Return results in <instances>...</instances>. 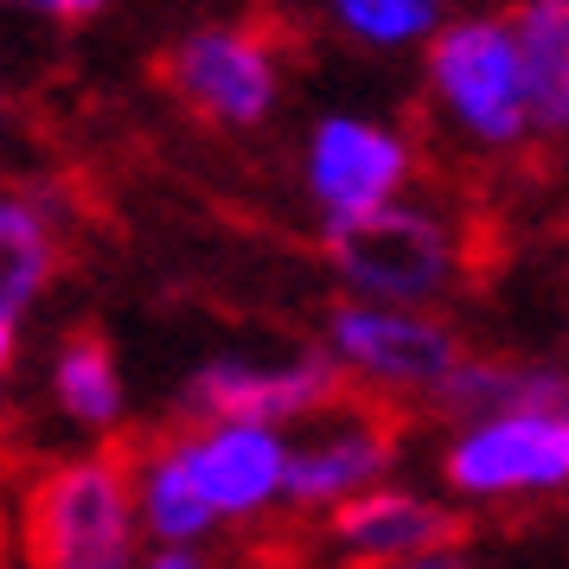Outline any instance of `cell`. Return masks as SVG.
Instances as JSON below:
<instances>
[{
    "label": "cell",
    "instance_id": "6da1fadb",
    "mask_svg": "<svg viewBox=\"0 0 569 569\" xmlns=\"http://www.w3.org/2000/svg\"><path fill=\"white\" fill-rule=\"evenodd\" d=\"M422 103L467 154H518L531 134V90L512 39V13H448L422 39Z\"/></svg>",
    "mask_w": 569,
    "mask_h": 569
},
{
    "label": "cell",
    "instance_id": "7a4b0ae2",
    "mask_svg": "<svg viewBox=\"0 0 569 569\" xmlns=\"http://www.w3.org/2000/svg\"><path fill=\"white\" fill-rule=\"evenodd\" d=\"M327 262L333 282L365 301H416L436 308L467 282L473 262V237L455 211L422 206V199H390V206L365 211L352 224L327 231Z\"/></svg>",
    "mask_w": 569,
    "mask_h": 569
},
{
    "label": "cell",
    "instance_id": "3957f363",
    "mask_svg": "<svg viewBox=\"0 0 569 569\" xmlns=\"http://www.w3.org/2000/svg\"><path fill=\"white\" fill-rule=\"evenodd\" d=\"M441 473L467 506H525L569 492V385L461 416Z\"/></svg>",
    "mask_w": 569,
    "mask_h": 569
},
{
    "label": "cell",
    "instance_id": "277c9868",
    "mask_svg": "<svg viewBox=\"0 0 569 569\" xmlns=\"http://www.w3.org/2000/svg\"><path fill=\"white\" fill-rule=\"evenodd\" d=\"M134 473L116 455H78L27 492V550L46 569H129L141 550Z\"/></svg>",
    "mask_w": 569,
    "mask_h": 569
},
{
    "label": "cell",
    "instance_id": "5b68a950",
    "mask_svg": "<svg viewBox=\"0 0 569 569\" xmlns=\"http://www.w3.org/2000/svg\"><path fill=\"white\" fill-rule=\"evenodd\" d=\"M327 359L339 365L346 385L371 390V397H429L448 385V371L461 365V333L441 320L436 308H416V301H365L346 295L327 313Z\"/></svg>",
    "mask_w": 569,
    "mask_h": 569
},
{
    "label": "cell",
    "instance_id": "8992f818",
    "mask_svg": "<svg viewBox=\"0 0 569 569\" xmlns=\"http://www.w3.org/2000/svg\"><path fill=\"white\" fill-rule=\"evenodd\" d=\"M160 78L199 122L250 134L282 103V46L262 27H243V20L192 27L160 58Z\"/></svg>",
    "mask_w": 569,
    "mask_h": 569
},
{
    "label": "cell",
    "instance_id": "52a82bcc",
    "mask_svg": "<svg viewBox=\"0 0 569 569\" xmlns=\"http://www.w3.org/2000/svg\"><path fill=\"white\" fill-rule=\"evenodd\" d=\"M416 180V141L385 116L339 109L320 116L301 141V192L320 211V224H352L365 211L403 199Z\"/></svg>",
    "mask_w": 569,
    "mask_h": 569
},
{
    "label": "cell",
    "instance_id": "ba28073f",
    "mask_svg": "<svg viewBox=\"0 0 569 569\" xmlns=\"http://www.w3.org/2000/svg\"><path fill=\"white\" fill-rule=\"evenodd\" d=\"M403 455V429L378 403H327L288 429V512L327 518L333 506L359 499L365 487L390 480Z\"/></svg>",
    "mask_w": 569,
    "mask_h": 569
},
{
    "label": "cell",
    "instance_id": "9c48e42d",
    "mask_svg": "<svg viewBox=\"0 0 569 569\" xmlns=\"http://www.w3.org/2000/svg\"><path fill=\"white\" fill-rule=\"evenodd\" d=\"M192 487L206 492L224 531L262 525L269 512H288V429L250 422V416H186L173 436Z\"/></svg>",
    "mask_w": 569,
    "mask_h": 569
},
{
    "label": "cell",
    "instance_id": "30bf717a",
    "mask_svg": "<svg viewBox=\"0 0 569 569\" xmlns=\"http://www.w3.org/2000/svg\"><path fill=\"white\" fill-rule=\"evenodd\" d=\"M339 365L327 359V346H295L282 359H250V352H224L206 359L180 385L186 416H250V422H308L313 410H327L339 397Z\"/></svg>",
    "mask_w": 569,
    "mask_h": 569
},
{
    "label": "cell",
    "instance_id": "8fae6325",
    "mask_svg": "<svg viewBox=\"0 0 569 569\" xmlns=\"http://www.w3.org/2000/svg\"><path fill=\"white\" fill-rule=\"evenodd\" d=\"M320 525H327V543L352 563H397V569L455 563V543H461V512L455 506H441V499L416 487H390V480L333 506Z\"/></svg>",
    "mask_w": 569,
    "mask_h": 569
},
{
    "label": "cell",
    "instance_id": "7c38bea8",
    "mask_svg": "<svg viewBox=\"0 0 569 569\" xmlns=\"http://www.w3.org/2000/svg\"><path fill=\"white\" fill-rule=\"evenodd\" d=\"M64 262V206L32 186H0V313H27Z\"/></svg>",
    "mask_w": 569,
    "mask_h": 569
},
{
    "label": "cell",
    "instance_id": "4fadbf2b",
    "mask_svg": "<svg viewBox=\"0 0 569 569\" xmlns=\"http://www.w3.org/2000/svg\"><path fill=\"white\" fill-rule=\"evenodd\" d=\"M134 473V518H141V538L154 543H192V550H206L224 525H218V512L206 506V492L192 487V473H186L180 448H173V436L154 441L141 461H129Z\"/></svg>",
    "mask_w": 569,
    "mask_h": 569
},
{
    "label": "cell",
    "instance_id": "5bb4252c",
    "mask_svg": "<svg viewBox=\"0 0 569 569\" xmlns=\"http://www.w3.org/2000/svg\"><path fill=\"white\" fill-rule=\"evenodd\" d=\"M512 39L531 90V134L569 141V0H518Z\"/></svg>",
    "mask_w": 569,
    "mask_h": 569
},
{
    "label": "cell",
    "instance_id": "9a60e30c",
    "mask_svg": "<svg viewBox=\"0 0 569 569\" xmlns=\"http://www.w3.org/2000/svg\"><path fill=\"white\" fill-rule=\"evenodd\" d=\"M52 403L64 422H78L90 436H103L129 416V385L103 333H71L52 352Z\"/></svg>",
    "mask_w": 569,
    "mask_h": 569
},
{
    "label": "cell",
    "instance_id": "2e32d148",
    "mask_svg": "<svg viewBox=\"0 0 569 569\" xmlns=\"http://www.w3.org/2000/svg\"><path fill=\"white\" fill-rule=\"evenodd\" d=\"M327 27L359 52H422V39L455 13V0H320Z\"/></svg>",
    "mask_w": 569,
    "mask_h": 569
},
{
    "label": "cell",
    "instance_id": "e0dca14e",
    "mask_svg": "<svg viewBox=\"0 0 569 569\" xmlns=\"http://www.w3.org/2000/svg\"><path fill=\"white\" fill-rule=\"evenodd\" d=\"M0 7H13L27 20H46V27H83V20L103 13L109 0H0Z\"/></svg>",
    "mask_w": 569,
    "mask_h": 569
},
{
    "label": "cell",
    "instance_id": "ac0fdd59",
    "mask_svg": "<svg viewBox=\"0 0 569 569\" xmlns=\"http://www.w3.org/2000/svg\"><path fill=\"white\" fill-rule=\"evenodd\" d=\"M13 359H20V313H0V385H7Z\"/></svg>",
    "mask_w": 569,
    "mask_h": 569
},
{
    "label": "cell",
    "instance_id": "d6986e66",
    "mask_svg": "<svg viewBox=\"0 0 569 569\" xmlns=\"http://www.w3.org/2000/svg\"><path fill=\"white\" fill-rule=\"evenodd\" d=\"M0 122H7V97H0Z\"/></svg>",
    "mask_w": 569,
    "mask_h": 569
}]
</instances>
